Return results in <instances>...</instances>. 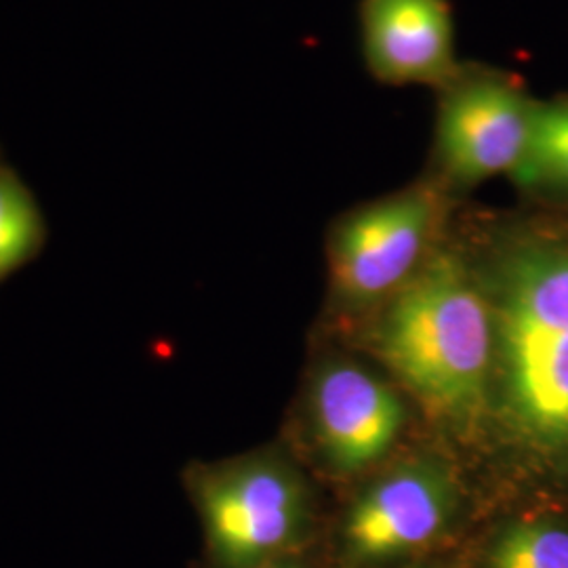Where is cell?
I'll return each instance as SVG.
<instances>
[{
	"label": "cell",
	"instance_id": "cell-6",
	"mask_svg": "<svg viewBox=\"0 0 568 568\" xmlns=\"http://www.w3.org/2000/svg\"><path fill=\"white\" fill-rule=\"evenodd\" d=\"M535 105L508 74L464 63L438 91L434 154L445 182L471 187L511 175L525 154Z\"/></svg>",
	"mask_w": 568,
	"mask_h": 568
},
{
	"label": "cell",
	"instance_id": "cell-2",
	"mask_svg": "<svg viewBox=\"0 0 568 568\" xmlns=\"http://www.w3.org/2000/svg\"><path fill=\"white\" fill-rule=\"evenodd\" d=\"M375 347L410 394L450 426L476 424L490 405L493 307L480 274L455 248L436 246L387 297Z\"/></svg>",
	"mask_w": 568,
	"mask_h": 568
},
{
	"label": "cell",
	"instance_id": "cell-10",
	"mask_svg": "<svg viewBox=\"0 0 568 568\" xmlns=\"http://www.w3.org/2000/svg\"><path fill=\"white\" fill-rule=\"evenodd\" d=\"M480 568H568V523L523 516L495 528L480 551Z\"/></svg>",
	"mask_w": 568,
	"mask_h": 568
},
{
	"label": "cell",
	"instance_id": "cell-12",
	"mask_svg": "<svg viewBox=\"0 0 568 568\" xmlns=\"http://www.w3.org/2000/svg\"><path fill=\"white\" fill-rule=\"evenodd\" d=\"M253 568H312L304 560V556H302V551L300 554H291V556H284V558H278V560H272V562H265V565H260V567Z\"/></svg>",
	"mask_w": 568,
	"mask_h": 568
},
{
	"label": "cell",
	"instance_id": "cell-8",
	"mask_svg": "<svg viewBox=\"0 0 568 568\" xmlns=\"http://www.w3.org/2000/svg\"><path fill=\"white\" fill-rule=\"evenodd\" d=\"M366 68L384 84L440 91L464 65L448 0H361Z\"/></svg>",
	"mask_w": 568,
	"mask_h": 568
},
{
	"label": "cell",
	"instance_id": "cell-4",
	"mask_svg": "<svg viewBox=\"0 0 568 568\" xmlns=\"http://www.w3.org/2000/svg\"><path fill=\"white\" fill-rule=\"evenodd\" d=\"M462 490L434 457L408 459L371 480L345 509L339 554L347 568H389L436 548L455 527Z\"/></svg>",
	"mask_w": 568,
	"mask_h": 568
},
{
	"label": "cell",
	"instance_id": "cell-3",
	"mask_svg": "<svg viewBox=\"0 0 568 568\" xmlns=\"http://www.w3.org/2000/svg\"><path fill=\"white\" fill-rule=\"evenodd\" d=\"M194 493L211 567H260L302 551L312 527L310 495L283 459L257 455L213 467Z\"/></svg>",
	"mask_w": 568,
	"mask_h": 568
},
{
	"label": "cell",
	"instance_id": "cell-1",
	"mask_svg": "<svg viewBox=\"0 0 568 568\" xmlns=\"http://www.w3.org/2000/svg\"><path fill=\"white\" fill-rule=\"evenodd\" d=\"M480 278L495 321L499 413L528 453L568 467V243L509 236Z\"/></svg>",
	"mask_w": 568,
	"mask_h": 568
},
{
	"label": "cell",
	"instance_id": "cell-7",
	"mask_svg": "<svg viewBox=\"0 0 568 568\" xmlns=\"http://www.w3.org/2000/svg\"><path fill=\"white\" fill-rule=\"evenodd\" d=\"M310 413L326 464L342 474L382 462L405 426L400 396L379 375L349 361L321 366L310 389Z\"/></svg>",
	"mask_w": 568,
	"mask_h": 568
},
{
	"label": "cell",
	"instance_id": "cell-5",
	"mask_svg": "<svg viewBox=\"0 0 568 568\" xmlns=\"http://www.w3.org/2000/svg\"><path fill=\"white\" fill-rule=\"evenodd\" d=\"M443 209L440 190L417 183L349 211L328 236L335 291L352 304L386 302L436 248Z\"/></svg>",
	"mask_w": 568,
	"mask_h": 568
},
{
	"label": "cell",
	"instance_id": "cell-11",
	"mask_svg": "<svg viewBox=\"0 0 568 568\" xmlns=\"http://www.w3.org/2000/svg\"><path fill=\"white\" fill-rule=\"evenodd\" d=\"M41 241V217L16 178L0 175V278L30 260Z\"/></svg>",
	"mask_w": 568,
	"mask_h": 568
},
{
	"label": "cell",
	"instance_id": "cell-9",
	"mask_svg": "<svg viewBox=\"0 0 568 568\" xmlns=\"http://www.w3.org/2000/svg\"><path fill=\"white\" fill-rule=\"evenodd\" d=\"M511 182L530 194L568 196V98L537 102Z\"/></svg>",
	"mask_w": 568,
	"mask_h": 568
}]
</instances>
